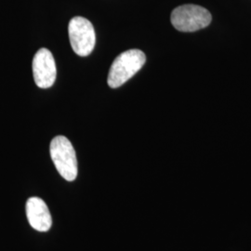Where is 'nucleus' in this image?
Masks as SVG:
<instances>
[{"label": "nucleus", "mask_w": 251, "mask_h": 251, "mask_svg": "<svg viewBox=\"0 0 251 251\" xmlns=\"http://www.w3.org/2000/svg\"><path fill=\"white\" fill-rule=\"evenodd\" d=\"M145 62V54L140 50H129L120 54L111 65L108 86L112 89L121 87L142 69Z\"/></svg>", "instance_id": "nucleus-1"}, {"label": "nucleus", "mask_w": 251, "mask_h": 251, "mask_svg": "<svg viewBox=\"0 0 251 251\" xmlns=\"http://www.w3.org/2000/svg\"><path fill=\"white\" fill-rule=\"evenodd\" d=\"M50 150L60 175L68 181L75 180L77 176V159L71 142L64 136H57L52 139Z\"/></svg>", "instance_id": "nucleus-2"}, {"label": "nucleus", "mask_w": 251, "mask_h": 251, "mask_svg": "<svg viewBox=\"0 0 251 251\" xmlns=\"http://www.w3.org/2000/svg\"><path fill=\"white\" fill-rule=\"evenodd\" d=\"M171 24L180 32H196L208 26L212 16L207 9L198 5H182L171 13Z\"/></svg>", "instance_id": "nucleus-3"}, {"label": "nucleus", "mask_w": 251, "mask_h": 251, "mask_svg": "<svg viewBox=\"0 0 251 251\" xmlns=\"http://www.w3.org/2000/svg\"><path fill=\"white\" fill-rule=\"evenodd\" d=\"M68 34L73 50L81 57L89 56L96 42L95 30L88 19L74 17L68 26Z\"/></svg>", "instance_id": "nucleus-4"}, {"label": "nucleus", "mask_w": 251, "mask_h": 251, "mask_svg": "<svg viewBox=\"0 0 251 251\" xmlns=\"http://www.w3.org/2000/svg\"><path fill=\"white\" fill-rule=\"evenodd\" d=\"M33 75L40 89L50 88L56 80L57 70L52 53L45 48L40 49L33 59Z\"/></svg>", "instance_id": "nucleus-5"}, {"label": "nucleus", "mask_w": 251, "mask_h": 251, "mask_svg": "<svg viewBox=\"0 0 251 251\" xmlns=\"http://www.w3.org/2000/svg\"><path fill=\"white\" fill-rule=\"evenodd\" d=\"M26 216L30 225L38 232H48L52 219L44 200L39 198H30L26 202Z\"/></svg>", "instance_id": "nucleus-6"}]
</instances>
